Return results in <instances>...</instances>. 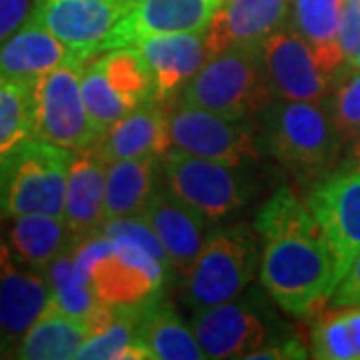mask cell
<instances>
[{"mask_svg": "<svg viewBox=\"0 0 360 360\" xmlns=\"http://www.w3.org/2000/svg\"><path fill=\"white\" fill-rule=\"evenodd\" d=\"M348 65H352V66H356V68H360V44H359V51H356V54H354V58L348 63Z\"/></svg>", "mask_w": 360, "mask_h": 360, "instance_id": "ab89813d", "label": "cell"}, {"mask_svg": "<svg viewBox=\"0 0 360 360\" xmlns=\"http://www.w3.org/2000/svg\"><path fill=\"white\" fill-rule=\"evenodd\" d=\"M94 63L103 70L108 84L132 110L144 103L156 101L155 75L141 49L136 46L112 49L103 52V56L94 58Z\"/></svg>", "mask_w": 360, "mask_h": 360, "instance_id": "4316f807", "label": "cell"}, {"mask_svg": "<svg viewBox=\"0 0 360 360\" xmlns=\"http://www.w3.org/2000/svg\"><path fill=\"white\" fill-rule=\"evenodd\" d=\"M155 75L156 101H170L206 63L205 32L156 34L136 44Z\"/></svg>", "mask_w": 360, "mask_h": 360, "instance_id": "d6986e66", "label": "cell"}, {"mask_svg": "<svg viewBox=\"0 0 360 360\" xmlns=\"http://www.w3.org/2000/svg\"><path fill=\"white\" fill-rule=\"evenodd\" d=\"M338 42L345 54V60L350 63L360 44V0H345L340 14V28H338Z\"/></svg>", "mask_w": 360, "mask_h": 360, "instance_id": "836d02e7", "label": "cell"}, {"mask_svg": "<svg viewBox=\"0 0 360 360\" xmlns=\"http://www.w3.org/2000/svg\"><path fill=\"white\" fill-rule=\"evenodd\" d=\"M75 150L32 139L0 162V217H65L66 182Z\"/></svg>", "mask_w": 360, "mask_h": 360, "instance_id": "277c9868", "label": "cell"}, {"mask_svg": "<svg viewBox=\"0 0 360 360\" xmlns=\"http://www.w3.org/2000/svg\"><path fill=\"white\" fill-rule=\"evenodd\" d=\"M160 172L165 186L208 222L231 219L257 191L248 167H231L176 148H168L162 155Z\"/></svg>", "mask_w": 360, "mask_h": 360, "instance_id": "8992f818", "label": "cell"}, {"mask_svg": "<svg viewBox=\"0 0 360 360\" xmlns=\"http://www.w3.org/2000/svg\"><path fill=\"white\" fill-rule=\"evenodd\" d=\"M324 104L340 141L348 144L360 130V68L348 63L340 66Z\"/></svg>", "mask_w": 360, "mask_h": 360, "instance_id": "1f68e13d", "label": "cell"}, {"mask_svg": "<svg viewBox=\"0 0 360 360\" xmlns=\"http://www.w3.org/2000/svg\"><path fill=\"white\" fill-rule=\"evenodd\" d=\"M141 217L160 238L172 269L186 276L205 245V226L208 220L167 186L156 188Z\"/></svg>", "mask_w": 360, "mask_h": 360, "instance_id": "e0dca14e", "label": "cell"}, {"mask_svg": "<svg viewBox=\"0 0 360 360\" xmlns=\"http://www.w3.org/2000/svg\"><path fill=\"white\" fill-rule=\"evenodd\" d=\"M292 0H222L205 32L206 58L234 46H255L288 20Z\"/></svg>", "mask_w": 360, "mask_h": 360, "instance_id": "9a60e30c", "label": "cell"}, {"mask_svg": "<svg viewBox=\"0 0 360 360\" xmlns=\"http://www.w3.org/2000/svg\"><path fill=\"white\" fill-rule=\"evenodd\" d=\"M110 238V250L90 274L96 298L104 304H139L160 295L172 272L134 240L124 236Z\"/></svg>", "mask_w": 360, "mask_h": 360, "instance_id": "8fae6325", "label": "cell"}, {"mask_svg": "<svg viewBox=\"0 0 360 360\" xmlns=\"http://www.w3.org/2000/svg\"><path fill=\"white\" fill-rule=\"evenodd\" d=\"M80 89H82V98L86 104L90 120L94 124V129L98 130L101 139L108 130L115 127L120 118L132 112L129 104L124 103L118 92H116L108 80L103 75V70L96 66V63H86L80 78Z\"/></svg>", "mask_w": 360, "mask_h": 360, "instance_id": "4dcf8cb0", "label": "cell"}, {"mask_svg": "<svg viewBox=\"0 0 360 360\" xmlns=\"http://www.w3.org/2000/svg\"><path fill=\"white\" fill-rule=\"evenodd\" d=\"M342 167H360V130L354 134L352 141H348L347 146V156H345V162Z\"/></svg>", "mask_w": 360, "mask_h": 360, "instance_id": "74e56055", "label": "cell"}, {"mask_svg": "<svg viewBox=\"0 0 360 360\" xmlns=\"http://www.w3.org/2000/svg\"><path fill=\"white\" fill-rule=\"evenodd\" d=\"M162 156H141L106 162L104 224L139 217L156 193V176Z\"/></svg>", "mask_w": 360, "mask_h": 360, "instance_id": "603a6c76", "label": "cell"}, {"mask_svg": "<svg viewBox=\"0 0 360 360\" xmlns=\"http://www.w3.org/2000/svg\"><path fill=\"white\" fill-rule=\"evenodd\" d=\"M8 352H14V345L11 338L6 336L4 328L0 326V356H8Z\"/></svg>", "mask_w": 360, "mask_h": 360, "instance_id": "f35d334b", "label": "cell"}, {"mask_svg": "<svg viewBox=\"0 0 360 360\" xmlns=\"http://www.w3.org/2000/svg\"><path fill=\"white\" fill-rule=\"evenodd\" d=\"M309 208L335 255L340 283L360 252V167H340L319 180Z\"/></svg>", "mask_w": 360, "mask_h": 360, "instance_id": "30bf717a", "label": "cell"}, {"mask_svg": "<svg viewBox=\"0 0 360 360\" xmlns=\"http://www.w3.org/2000/svg\"><path fill=\"white\" fill-rule=\"evenodd\" d=\"M167 132L168 148L231 167H252L264 155L250 122L194 106H170Z\"/></svg>", "mask_w": 360, "mask_h": 360, "instance_id": "52a82bcc", "label": "cell"}, {"mask_svg": "<svg viewBox=\"0 0 360 360\" xmlns=\"http://www.w3.org/2000/svg\"><path fill=\"white\" fill-rule=\"evenodd\" d=\"M75 250V248H72ZM72 250L65 252L44 270L49 284H51V302L58 309L75 314L78 319H86L96 304L101 302L92 286L78 281L72 270Z\"/></svg>", "mask_w": 360, "mask_h": 360, "instance_id": "d6a6232c", "label": "cell"}, {"mask_svg": "<svg viewBox=\"0 0 360 360\" xmlns=\"http://www.w3.org/2000/svg\"><path fill=\"white\" fill-rule=\"evenodd\" d=\"M134 340L156 360H202L205 350L191 326L162 300V292L144 300Z\"/></svg>", "mask_w": 360, "mask_h": 360, "instance_id": "7402d4cb", "label": "cell"}, {"mask_svg": "<svg viewBox=\"0 0 360 360\" xmlns=\"http://www.w3.org/2000/svg\"><path fill=\"white\" fill-rule=\"evenodd\" d=\"M222 0H130L127 14L116 22L104 52L136 46L156 34L206 32Z\"/></svg>", "mask_w": 360, "mask_h": 360, "instance_id": "5bb4252c", "label": "cell"}, {"mask_svg": "<svg viewBox=\"0 0 360 360\" xmlns=\"http://www.w3.org/2000/svg\"><path fill=\"white\" fill-rule=\"evenodd\" d=\"M330 302L335 309L342 307H360V252L354 258L352 266L342 276L335 292L330 296Z\"/></svg>", "mask_w": 360, "mask_h": 360, "instance_id": "d590c367", "label": "cell"}, {"mask_svg": "<svg viewBox=\"0 0 360 360\" xmlns=\"http://www.w3.org/2000/svg\"><path fill=\"white\" fill-rule=\"evenodd\" d=\"M34 0H0V42L13 37L32 13Z\"/></svg>", "mask_w": 360, "mask_h": 360, "instance_id": "e575fe53", "label": "cell"}, {"mask_svg": "<svg viewBox=\"0 0 360 360\" xmlns=\"http://www.w3.org/2000/svg\"><path fill=\"white\" fill-rule=\"evenodd\" d=\"M106 160L96 146L75 150L66 182L65 220L78 240L101 232L104 226Z\"/></svg>", "mask_w": 360, "mask_h": 360, "instance_id": "ffe728a7", "label": "cell"}, {"mask_svg": "<svg viewBox=\"0 0 360 360\" xmlns=\"http://www.w3.org/2000/svg\"><path fill=\"white\" fill-rule=\"evenodd\" d=\"M309 352L307 348L300 345V340L296 336H286L283 340H276L272 345L258 348L257 352L250 354V360H262V359H274V360H284V359H307Z\"/></svg>", "mask_w": 360, "mask_h": 360, "instance_id": "8d00e7d4", "label": "cell"}, {"mask_svg": "<svg viewBox=\"0 0 360 360\" xmlns=\"http://www.w3.org/2000/svg\"><path fill=\"white\" fill-rule=\"evenodd\" d=\"M262 236L260 283L292 316H309L338 286L336 260L319 220L288 186H281L258 210Z\"/></svg>", "mask_w": 360, "mask_h": 360, "instance_id": "6da1fadb", "label": "cell"}, {"mask_svg": "<svg viewBox=\"0 0 360 360\" xmlns=\"http://www.w3.org/2000/svg\"><path fill=\"white\" fill-rule=\"evenodd\" d=\"M258 142L264 155L302 182L335 172L345 146L324 101H272L260 115Z\"/></svg>", "mask_w": 360, "mask_h": 360, "instance_id": "7a4b0ae2", "label": "cell"}, {"mask_svg": "<svg viewBox=\"0 0 360 360\" xmlns=\"http://www.w3.org/2000/svg\"><path fill=\"white\" fill-rule=\"evenodd\" d=\"M86 63H68L34 84V134L68 150H84L101 142L82 98L80 78Z\"/></svg>", "mask_w": 360, "mask_h": 360, "instance_id": "ba28073f", "label": "cell"}, {"mask_svg": "<svg viewBox=\"0 0 360 360\" xmlns=\"http://www.w3.org/2000/svg\"><path fill=\"white\" fill-rule=\"evenodd\" d=\"M168 101H150L134 108L101 139L98 155L106 162L162 156L168 150Z\"/></svg>", "mask_w": 360, "mask_h": 360, "instance_id": "44dd1931", "label": "cell"}, {"mask_svg": "<svg viewBox=\"0 0 360 360\" xmlns=\"http://www.w3.org/2000/svg\"><path fill=\"white\" fill-rule=\"evenodd\" d=\"M257 266V236L246 224L214 229L184 276L186 307L196 312L231 302L250 284Z\"/></svg>", "mask_w": 360, "mask_h": 360, "instance_id": "5b68a950", "label": "cell"}, {"mask_svg": "<svg viewBox=\"0 0 360 360\" xmlns=\"http://www.w3.org/2000/svg\"><path fill=\"white\" fill-rule=\"evenodd\" d=\"M144 302L139 304H115L116 312L112 322L90 335L78 350L77 359L82 360H124L130 345L134 342V330Z\"/></svg>", "mask_w": 360, "mask_h": 360, "instance_id": "f546056e", "label": "cell"}, {"mask_svg": "<svg viewBox=\"0 0 360 360\" xmlns=\"http://www.w3.org/2000/svg\"><path fill=\"white\" fill-rule=\"evenodd\" d=\"M314 359L360 360V307H342L322 314L312 326Z\"/></svg>", "mask_w": 360, "mask_h": 360, "instance_id": "f1b7e54d", "label": "cell"}, {"mask_svg": "<svg viewBox=\"0 0 360 360\" xmlns=\"http://www.w3.org/2000/svg\"><path fill=\"white\" fill-rule=\"evenodd\" d=\"M129 6L130 0H34L28 18L90 60L104 52L112 28Z\"/></svg>", "mask_w": 360, "mask_h": 360, "instance_id": "7c38bea8", "label": "cell"}, {"mask_svg": "<svg viewBox=\"0 0 360 360\" xmlns=\"http://www.w3.org/2000/svg\"><path fill=\"white\" fill-rule=\"evenodd\" d=\"M51 284L44 272L30 269L0 243V326L14 345V350L28 328L51 302Z\"/></svg>", "mask_w": 360, "mask_h": 360, "instance_id": "2e32d148", "label": "cell"}, {"mask_svg": "<svg viewBox=\"0 0 360 360\" xmlns=\"http://www.w3.org/2000/svg\"><path fill=\"white\" fill-rule=\"evenodd\" d=\"M78 243L80 240L66 224L65 217L44 212L16 217L8 232V246L14 255L39 272H44Z\"/></svg>", "mask_w": 360, "mask_h": 360, "instance_id": "cb8c5ba5", "label": "cell"}, {"mask_svg": "<svg viewBox=\"0 0 360 360\" xmlns=\"http://www.w3.org/2000/svg\"><path fill=\"white\" fill-rule=\"evenodd\" d=\"M34 134V84L0 78V162Z\"/></svg>", "mask_w": 360, "mask_h": 360, "instance_id": "83f0119b", "label": "cell"}, {"mask_svg": "<svg viewBox=\"0 0 360 360\" xmlns=\"http://www.w3.org/2000/svg\"><path fill=\"white\" fill-rule=\"evenodd\" d=\"M274 321L269 310L250 298L231 300L196 310L193 330L206 359H250L258 348L286 338L270 330Z\"/></svg>", "mask_w": 360, "mask_h": 360, "instance_id": "9c48e42d", "label": "cell"}, {"mask_svg": "<svg viewBox=\"0 0 360 360\" xmlns=\"http://www.w3.org/2000/svg\"><path fill=\"white\" fill-rule=\"evenodd\" d=\"M272 101L262 44H255L234 46L208 56L182 90L180 104L250 122L262 115Z\"/></svg>", "mask_w": 360, "mask_h": 360, "instance_id": "3957f363", "label": "cell"}, {"mask_svg": "<svg viewBox=\"0 0 360 360\" xmlns=\"http://www.w3.org/2000/svg\"><path fill=\"white\" fill-rule=\"evenodd\" d=\"M68 63H89L44 26L28 18L13 37L0 42V78L37 84L44 75Z\"/></svg>", "mask_w": 360, "mask_h": 360, "instance_id": "ac0fdd59", "label": "cell"}, {"mask_svg": "<svg viewBox=\"0 0 360 360\" xmlns=\"http://www.w3.org/2000/svg\"><path fill=\"white\" fill-rule=\"evenodd\" d=\"M89 336V324L84 319H78L49 302L18 342L14 356L25 360L77 359L78 350Z\"/></svg>", "mask_w": 360, "mask_h": 360, "instance_id": "d4e9b609", "label": "cell"}, {"mask_svg": "<svg viewBox=\"0 0 360 360\" xmlns=\"http://www.w3.org/2000/svg\"><path fill=\"white\" fill-rule=\"evenodd\" d=\"M342 6L345 0H292L290 6V28L309 42L322 68L333 77L347 63L338 42Z\"/></svg>", "mask_w": 360, "mask_h": 360, "instance_id": "484cf974", "label": "cell"}, {"mask_svg": "<svg viewBox=\"0 0 360 360\" xmlns=\"http://www.w3.org/2000/svg\"><path fill=\"white\" fill-rule=\"evenodd\" d=\"M270 90L274 101L322 103L335 77L319 63L310 44L292 28H281L262 44Z\"/></svg>", "mask_w": 360, "mask_h": 360, "instance_id": "4fadbf2b", "label": "cell"}]
</instances>
